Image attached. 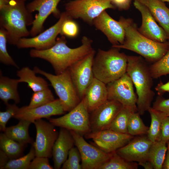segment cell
Segmentation results:
<instances>
[{
    "label": "cell",
    "instance_id": "cell-42",
    "mask_svg": "<svg viewBox=\"0 0 169 169\" xmlns=\"http://www.w3.org/2000/svg\"><path fill=\"white\" fill-rule=\"evenodd\" d=\"M161 140L167 143L169 141V116L162 120L161 130Z\"/></svg>",
    "mask_w": 169,
    "mask_h": 169
},
{
    "label": "cell",
    "instance_id": "cell-46",
    "mask_svg": "<svg viewBox=\"0 0 169 169\" xmlns=\"http://www.w3.org/2000/svg\"><path fill=\"white\" fill-rule=\"evenodd\" d=\"M162 168L169 169V144L168 143H167V150Z\"/></svg>",
    "mask_w": 169,
    "mask_h": 169
},
{
    "label": "cell",
    "instance_id": "cell-29",
    "mask_svg": "<svg viewBox=\"0 0 169 169\" xmlns=\"http://www.w3.org/2000/svg\"><path fill=\"white\" fill-rule=\"evenodd\" d=\"M151 117V124L147 135L153 143L161 140V130L163 119L165 116L161 113L151 107L148 110Z\"/></svg>",
    "mask_w": 169,
    "mask_h": 169
},
{
    "label": "cell",
    "instance_id": "cell-10",
    "mask_svg": "<svg viewBox=\"0 0 169 169\" xmlns=\"http://www.w3.org/2000/svg\"><path fill=\"white\" fill-rule=\"evenodd\" d=\"M69 131L79 152L82 169H99L109 159L112 152L106 153L88 143L83 136L73 131Z\"/></svg>",
    "mask_w": 169,
    "mask_h": 169
},
{
    "label": "cell",
    "instance_id": "cell-26",
    "mask_svg": "<svg viewBox=\"0 0 169 169\" xmlns=\"http://www.w3.org/2000/svg\"><path fill=\"white\" fill-rule=\"evenodd\" d=\"M32 123L24 120H19L15 125L6 127L4 134L9 138L18 142L26 144H33V141L28 133V128Z\"/></svg>",
    "mask_w": 169,
    "mask_h": 169
},
{
    "label": "cell",
    "instance_id": "cell-6",
    "mask_svg": "<svg viewBox=\"0 0 169 169\" xmlns=\"http://www.w3.org/2000/svg\"><path fill=\"white\" fill-rule=\"evenodd\" d=\"M33 70L36 74L43 75L49 81L65 112L71 110L80 102L81 100L72 81L69 68L56 75L46 72L37 66L34 67Z\"/></svg>",
    "mask_w": 169,
    "mask_h": 169
},
{
    "label": "cell",
    "instance_id": "cell-4",
    "mask_svg": "<svg viewBox=\"0 0 169 169\" xmlns=\"http://www.w3.org/2000/svg\"><path fill=\"white\" fill-rule=\"evenodd\" d=\"M127 56L126 73L136 87L137 112L142 115L151 107L155 95L151 89L153 78L146 61L143 57L141 56Z\"/></svg>",
    "mask_w": 169,
    "mask_h": 169
},
{
    "label": "cell",
    "instance_id": "cell-38",
    "mask_svg": "<svg viewBox=\"0 0 169 169\" xmlns=\"http://www.w3.org/2000/svg\"><path fill=\"white\" fill-rule=\"evenodd\" d=\"M79 31L78 24L73 19L69 17L63 23L60 34L69 38H74L78 36Z\"/></svg>",
    "mask_w": 169,
    "mask_h": 169
},
{
    "label": "cell",
    "instance_id": "cell-34",
    "mask_svg": "<svg viewBox=\"0 0 169 169\" xmlns=\"http://www.w3.org/2000/svg\"><path fill=\"white\" fill-rule=\"evenodd\" d=\"M35 152L32 146L26 155L14 159H10L5 165V169H28L31 161L35 158Z\"/></svg>",
    "mask_w": 169,
    "mask_h": 169
},
{
    "label": "cell",
    "instance_id": "cell-14",
    "mask_svg": "<svg viewBox=\"0 0 169 169\" xmlns=\"http://www.w3.org/2000/svg\"><path fill=\"white\" fill-rule=\"evenodd\" d=\"M61 0H33L28 3L26 7L30 13L37 11L30 31L32 37L39 34L43 30L44 24L47 18L51 14L59 18L61 15L57 6Z\"/></svg>",
    "mask_w": 169,
    "mask_h": 169
},
{
    "label": "cell",
    "instance_id": "cell-43",
    "mask_svg": "<svg viewBox=\"0 0 169 169\" xmlns=\"http://www.w3.org/2000/svg\"><path fill=\"white\" fill-rule=\"evenodd\" d=\"M111 3L116 8L119 10H127L130 7L131 0H111Z\"/></svg>",
    "mask_w": 169,
    "mask_h": 169
},
{
    "label": "cell",
    "instance_id": "cell-19",
    "mask_svg": "<svg viewBox=\"0 0 169 169\" xmlns=\"http://www.w3.org/2000/svg\"><path fill=\"white\" fill-rule=\"evenodd\" d=\"M64 111L59 99H55L48 104L32 108H27L26 106L19 108L14 118L18 120H24L34 123L37 120L43 118L49 119L53 115H62Z\"/></svg>",
    "mask_w": 169,
    "mask_h": 169
},
{
    "label": "cell",
    "instance_id": "cell-21",
    "mask_svg": "<svg viewBox=\"0 0 169 169\" xmlns=\"http://www.w3.org/2000/svg\"><path fill=\"white\" fill-rule=\"evenodd\" d=\"M74 145V140L70 131L61 128L52 148L54 169L61 168L67 158L69 151Z\"/></svg>",
    "mask_w": 169,
    "mask_h": 169
},
{
    "label": "cell",
    "instance_id": "cell-50",
    "mask_svg": "<svg viewBox=\"0 0 169 169\" xmlns=\"http://www.w3.org/2000/svg\"><path fill=\"white\" fill-rule=\"evenodd\" d=\"M167 143H168V144H169V141Z\"/></svg>",
    "mask_w": 169,
    "mask_h": 169
},
{
    "label": "cell",
    "instance_id": "cell-27",
    "mask_svg": "<svg viewBox=\"0 0 169 169\" xmlns=\"http://www.w3.org/2000/svg\"><path fill=\"white\" fill-rule=\"evenodd\" d=\"M167 143L162 140L153 143L150 149L148 160L152 164L154 169H161L165 159Z\"/></svg>",
    "mask_w": 169,
    "mask_h": 169
},
{
    "label": "cell",
    "instance_id": "cell-36",
    "mask_svg": "<svg viewBox=\"0 0 169 169\" xmlns=\"http://www.w3.org/2000/svg\"><path fill=\"white\" fill-rule=\"evenodd\" d=\"M7 32L3 28H0V61L6 65H12L17 68L19 67L9 55L7 50Z\"/></svg>",
    "mask_w": 169,
    "mask_h": 169
},
{
    "label": "cell",
    "instance_id": "cell-44",
    "mask_svg": "<svg viewBox=\"0 0 169 169\" xmlns=\"http://www.w3.org/2000/svg\"><path fill=\"white\" fill-rule=\"evenodd\" d=\"M155 89L159 96H162L166 92L169 93V81L165 84L160 82L157 85Z\"/></svg>",
    "mask_w": 169,
    "mask_h": 169
},
{
    "label": "cell",
    "instance_id": "cell-45",
    "mask_svg": "<svg viewBox=\"0 0 169 169\" xmlns=\"http://www.w3.org/2000/svg\"><path fill=\"white\" fill-rule=\"evenodd\" d=\"M10 160L8 156L3 151H0V169H4L6 164Z\"/></svg>",
    "mask_w": 169,
    "mask_h": 169
},
{
    "label": "cell",
    "instance_id": "cell-33",
    "mask_svg": "<svg viewBox=\"0 0 169 169\" xmlns=\"http://www.w3.org/2000/svg\"><path fill=\"white\" fill-rule=\"evenodd\" d=\"M138 112H133L130 116L128 126V133L133 136L147 134L149 127L144 123Z\"/></svg>",
    "mask_w": 169,
    "mask_h": 169
},
{
    "label": "cell",
    "instance_id": "cell-22",
    "mask_svg": "<svg viewBox=\"0 0 169 169\" xmlns=\"http://www.w3.org/2000/svg\"><path fill=\"white\" fill-rule=\"evenodd\" d=\"M108 95L106 84L94 78L86 89L83 98L89 113L107 100Z\"/></svg>",
    "mask_w": 169,
    "mask_h": 169
},
{
    "label": "cell",
    "instance_id": "cell-41",
    "mask_svg": "<svg viewBox=\"0 0 169 169\" xmlns=\"http://www.w3.org/2000/svg\"><path fill=\"white\" fill-rule=\"evenodd\" d=\"M49 164L48 158L36 156L31 161L28 169H53Z\"/></svg>",
    "mask_w": 169,
    "mask_h": 169
},
{
    "label": "cell",
    "instance_id": "cell-5",
    "mask_svg": "<svg viewBox=\"0 0 169 169\" xmlns=\"http://www.w3.org/2000/svg\"><path fill=\"white\" fill-rule=\"evenodd\" d=\"M120 49L112 47L107 51L98 49L92 66L95 78L106 84L126 72L127 56Z\"/></svg>",
    "mask_w": 169,
    "mask_h": 169
},
{
    "label": "cell",
    "instance_id": "cell-12",
    "mask_svg": "<svg viewBox=\"0 0 169 169\" xmlns=\"http://www.w3.org/2000/svg\"><path fill=\"white\" fill-rule=\"evenodd\" d=\"M69 17L64 11L61 13L58 21L53 25L31 38H23L16 46L18 49L33 48L39 50L47 49L55 44L64 22Z\"/></svg>",
    "mask_w": 169,
    "mask_h": 169
},
{
    "label": "cell",
    "instance_id": "cell-47",
    "mask_svg": "<svg viewBox=\"0 0 169 169\" xmlns=\"http://www.w3.org/2000/svg\"><path fill=\"white\" fill-rule=\"evenodd\" d=\"M139 165L142 166L145 169H154L152 163L149 160L139 162Z\"/></svg>",
    "mask_w": 169,
    "mask_h": 169
},
{
    "label": "cell",
    "instance_id": "cell-2",
    "mask_svg": "<svg viewBox=\"0 0 169 169\" xmlns=\"http://www.w3.org/2000/svg\"><path fill=\"white\" fill-rule=\"evenodd\" d=\"M25 0H11L0 8V27L7 32L8 43L16 45L21 38L30 35L27 27L32 25L34 19L27 9Z\"/></svg>",
    "mask_w": 169,
    "mask_h": 169
},
{
    "label": "cell",
    "instance_id": "cell-30",
    "mask_svg": "<svg viewBox=\"0 0 169 169\" xmlns=\"http://www.w3.org/2000/svg\"><path fill=\"white\" fill-rule=\"evenodd\" d=\"M132 113L130 108L123 106L108 129L120 133H128V122Z\"/></svg>",
    "mask_w": 169,
    "mask_h": 169
},
{
    "label": "cell",
    "instance_id": "cell-25",
    "mask_svg": "<svg viewBox=\"0 0 169 169\" xmlns=\"http://www.w3.org/2000/svg\"><path fill=\"white\" fill-rule=\"evenodd\" d=\"M34 70L28 67H24L18 70L17 75L19 78V83L24 82L33 92L43 90L49 87L47 81L43 78L36 75Z\"/></svg>",
    "mask_w": 169,
    "mask_h": 169
},
{
    "label": "cell",
    "instance_id": "cell-31",
    "mask_svg": "<svg viewBox=\"0 0 169 169\" xmlns=\"http://www.w3.org/2000/svg\"><path fill=\"white\" fill-rule=\"evenodd\" d=\"M138 167L137 163L126 160L115 151L112 152L109 159L99 169H137Z\"/></svg>",
    "mask_w": 169,
    "mask_h": 169
},
{
    "label": "cell",
    "instance_id": "cell-16",
    "mask_svg": "<svg viewBox=\"0 0 169 169\" xmlns=\"http://www.w3.org/2000/svg\"><path fill=\"white\" fill-rule=\"evenodd\" d=\"M123 18L121 17L118 21H116L105 10L94 19L93 25L106 36L112 46L120 45L125 39Z\"/></svg>",
    "mask_w": 169,
    "mask_h": 169
},
{
    "label": "cell",
    "instance_id": "cell-20",
    "mask_svg": "<svg viewBox=\"0 0 169 169\" xmlns=\"http://www.w3.org/2000/svg\"><path fill=\"white\" fill-rule=\"evenodd\" d=\"M152 143L147 137H137L115 151L127 161L142 162L148 160L149 152Z\"/></svg>",
    "mask_w": 169,
    "mask_h": 169
},
{
    "label": "cell",
    "instance_id": "cell-39",
    "mask_svg": "<svg viewBox=\"0 0 169 169\" xmlns=\"http://www.w3.org/2000/svg\"><path fill=\"white\" fill-rule=\"evenodd\" d=\"M6 105V110L0 112V130L3 132L6 129L8 121L11 118H14L19 108L16 103L13 104L8 103Z\"/></svg>",
    "mask_w": 169,
    "mask_h": 169
},
{
    "label": "cell",
    "instance_id": "cell-18",
    "mask_svg": "<svg viewBox=\"0 0 169 169\" xmlns=\"http://www.w3.org/2000/svg\"><path fill=\"white\" fill-rule=\"evenodd\" d=\"M134 0L135 7L141 15V24L138 28L139 32L145 37L157 42L164 43L169 41L166 33L157 24L148 8L137 0Z\"/></svg>",
    "mask_w": 169,
    "mask_h": 169
},
{
    "label": "cell",
    "instance_id": "cell-49",
    "mask_svg": "<svg viewBox=\"0 0 169 169\" xmlns=\"http://www.w3.org/2000/svg\"><path fill=\"white\" fill-rule=\"evenodd\" d=\"M164 2H169V0H160Z\"/></svg>",
    "mask_w": 169,
    "mask_h": 169
},
{
    "label": "cell",
    "instance_id": "cell-17",
    "mask_svg": "<svg viewBox=\"0 0 169 169\" xmlns=\"http://www.w3.org/2000/svg\"><path fill=\"white\" fill-rule=\"evenodd\" d=\"M122 106L117 101L108 99L95 109L90 115L91 132L108 129Z\"/></svg>",
    "mask_w": 169,
    "mask_h": 169
},
{
    "label": "cell",
    "instance_id": "cell-32",
    "mask_svg": "<svg viewBox=\"0 0 169 169\" xmlns=\"http://www.w3.org/2000/svg\"><path fill=\"white\" fill-rule=\"evenodd\" d=\"M55 100L52 92L48 87L33 92L29 104L26 106L28 108H34L50 103Z\"/></svg>",
    "mask_w": 169,
    "mask_h": 169
},
{
    "label": "cell",
    "instance_id": "cell-9",
    "mask_svg": "<svg viewBox=\"0 0 169 169\" xmlns=\"http://www.w3.org/2000/svg\"><path fill=\"white\" fill-rule=\"evenodd\" d=\"M108 99L117 101L132 112H137V98L134 91L133 84L126 72L120 78L106 84Z\"/></svg>",
    "mask_w": 169,
    "mask_h": 169
},
{
    "label": "cell",
    "instance_id": "cell-7",
    "mask_svg": "<svg viewBox=\"0 0 169 169\" xmlns=\"http://www.w3.org/2000/svg\"><path fill=\"white\" fill-rule=\"evenodd\" d=\"M65 12L69 17L80 19L90 25L103 11L115 9L111 0H73L64 5Z\"/></svg>",
    "mask_w": 169,
    "mask_h": 169
},
{
    "label": "cell",
    "instance_id": "cell-24",
    "mask_svg": "<svg viewBox=\"0 0 169 169\" xmlns=\"http://www.w3.org/2000/svg\"><path fill=\"white\" fill-rule=\"evenodd\" d=\"M19 83L18 79L3 76L0 71V98L6 105L10 100H13L16 104L20 102V98L18 90Z\"/></svg>",
    "mask_w": 169,
    "mask_h": 169
},
{
    "label": "cell",
    "instance_id": "cell-15",
    "mask_svg": "<svg viewBox=\"0 0 169 169\" xmlns=\"http://www.w3.org/2000/svg\"><path fill=\"white\" fill-rule=\"evenodd\" d=\"M84 136L86 138L92 139L98 148L108 153L115 151L134 137L128 133H120L110 129L91 132Z\"/></svg>",
    "mask_w": 169,
    "mask_h": 169
},
{
    "label": "cell",
    "instance_id": "cell-40",
    "mask_svg": "<svg viewBox=\"0 0 169 169\" xmlns=\"http://www.w3.org/2000/svg\"><path fill=\"white\" fill-rule=\"evenodd\" d=\"M162 114L165 117L169 116V99H166L162 96H158L152 107Z\"/></svg>",
    "mask_w": 169,
    "mask_h": 169
},
{
    "label": "cell",
    "instance_id": "cell-8",
    "mask_svg": "<svg viewBox=\"0 0 169 169\" xmlns=\"http://www.w3.org/2000/svg\"><path fill=\"white\" fill-rule=\"evenodd\" d=\"M89 113L83 98L68 113L59 118H49V121L54 126L73 131L83 136L91 132Z\"/></svg>",
    "mask_w": 169,
    "mask_h": 169
},
{
    "label": "cell",
    "instance_id": "cell-48",
    "mask_svg": "<svg viewBox=\"0 0 169 169\" xmlns=\"http://www.w3.org/2000/svg\"><path fill=\"white\" fill-rule=\"evenodd\" d=\"M11 0H0V8L8 4Z\"/></svg>",
    "mask_w": 169,
    "mask_h": 169
},
{
    "label": "cell",
    "instance_id": "cell-1",
    "mask_svg": "<svg viewBox=\"0 0 169 169\" xmlns=\"http://www.w3.org/2000/svg\"><path fill=\"white\" fill-rule=\"evenodd\" d=\"M81 42L80 46L71 48L67 45L65 37L62 36L57 38L55 44L50 48L42 50L32 49L29 55L31 57L41 59L49 62L56 74H59L84 57L93 49V41L88 37L84 36Z\"/></svg>",
    "mask_w": 169,
    "mask_h": 169
},
{
    "label": "cell",
    "instance_id": "cell-28",
    "mask_svg": "<svg viewBox=\"0 0 169 169\" xmlns=\"http://www.w3.org/2000/svg\"><path fill=\"white\" fill-rule=\"evenodd\" d=\"M25 144L16 141L8 137L4 133L0 135V147L10 159L20 157L22 155Z\"/></svg>",
    "mask_w": 169,
    "mask_h": 169
},
{
    "label": "cell",
    "instance_id": "cell-23",
    "mask_svg": "<svg viewBox=\"0 0 169 169\" xmlns=\"http://www.w3.org/2000/svg\"><path fill=\"white\" fill-rule=\"evenodd\" d=\"M145 5L160 26L164 30L169 41V8L160 0H137Z\"/></svg>",
    "mask_w": 169,
    "mask_h": 169
},
{
    "label": "cell",
    "instance_id": "cell-13",
    "mask_svg": "<svg viewBox=\"0 0 169 169\" xmlns=\"http://www.w3.org/2000/svg\"><path fill=\"white\" fill-rule=\"evenodd\" d=\"M36 127V136L32 144L35 152V156L50 158L52 156V148L59 133L54 126L41 119L33 123Z\"/></svg>",
    "mask_w": 169,
    "mask_h": 169
},
{
    "label": "cell",
    "instance_id": "cell-11",
    "mask_svg": "<svg viewBox=\"0 0 169 169\" xmlns=\"http://www.w3.org/2000/svg\"><path fill=\"white\" fill-rule=\"evenodd\" d=\"M95 53L93 49L90 54L69 68L72 81L81 100L95 78L92 66Z\"/></svg>",
    "mask_w": 169,
    "mask_h": 169
},
{
    "label": "cell",
    "instance_id": "cell-37",
    "mask_svg": "<svg viewBox=\"0 0 169 169\" xmlns=\"http://www.w3.org/2000/svg\"><path fill=\"white\" fill-rule=\"evenodd\" d=\"M68 157L63 164V169H82L80 162L81 161L79 152L76 147H73L69 151Z\"/></svg>",
    "mask_w": 169,
    "mask_h": 169
},
{
    "label": "cell",
    "instance_id": "cell-51",
    "mask_svg": "<svg viewBox=\"0 0 169 169\" xmlns=\"http://www.w3.org/2000/svg\"><path fill=\"white\" fill-rule=\"evenodd\" d=\"M25 1L27 0H25Z\"/></svg>",
    "mask_w": 169,
    "mask_h": 169
},
{
    "label": "cell",
    "instance_id": "cell-35",
    "mask_svg": "<svg viewBox=\"0 0 169 169\" xmlns=\"http://www.w3.org/2000/svg\"><path fill=\"white\" fill-rule=\"evenodd\" d=\"M149 67L153 78L157 79L169 74V49L162 58Z\"/></svg>",
    "mask_w": 169,
    "mask_h": 169
},
{
    "label": "cell",
    "instance_id": "cell-3",
    "mask_svg": "<svg viewBox=\"0 0 169 169\" xmlns=\"http://www.w3.org/2000/svg\"><path fill=\"white\" fill-rule=\"evenodd\" d=\"M125 32L124 43L112 47L129 50L140 54L147 61L154 63L160 59L169 49V41L157 42L142 35L132 20L124 18Z\"/></svg>",
    "mask_w": 169,
    "mask_h": 169
}]
</instances>
